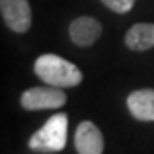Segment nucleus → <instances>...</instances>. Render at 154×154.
Instances as JSON below:
<instances>
[{"mask_svg": "<svg viewBox=\"0 0 154 154\" xmlns=\"http://www.w3.org/2000/svg\"><path fill=\"white\" fill-rule=\"evenodd\" d=\"M127 48L134 51H146L154 46V24L149 22H139L134 24L125 34Z\"/></svg>", "mask_w": 154, "mask_h": 154, "instance_id": "obj_8", "label": "nucleus"}, {"mask_svg": "<svg viewBox=\"0 0 154 154\" xmlns=\"http://www.w3.org/2000/svg\"><path fill=\"white\" fill-rule=\"evenodd\" d=\"M69 118L65 113H55L29 139V149L36 152H58L67 144Z\"/></svg>", "mask_w": 154, "mask_h": 154, "instance_id": "obj_2", "label": "nucleus"}, {"mask_svg": "<svg viewBox=\"0 0 154 154\" xmlns=\"http://www.w3.org/2000/svg\"><path fill=\"white\" fill-rule=\"evenodd\" d=\"M101 2L116 14H127L128 11H132L135 4V0H101Z\"/></svg>", "mask_w": 154, "mask_h": 154, "instance_id": "obj_9", "label": "nucleus"}, {"mask_svg": "<svg viewBox=\"0 0 154 154\" xmlns=\"http://www.w3.org/2000/svg\"><path fill=\"white\" fill-rule=\"evenodd\" d=\"M34 74L48 86L62 89L74 88L82 82V72L77 69V65L55 53L39 55L34 62Z\"/></svg>", "mask_w": 154, "mask_h": 154, "instance_id": "obj_1", "label": "nucleus"}, {"mask_svg": "<svg viewBox=\"0 0 154 154\" xmlns=\"http://www.w3.org/2000/svg\"><path fill=\"white\" fill-rule=\"evenodd\" d=\"M74 146L79 154H103L105 139L93 122H81L75 130Z\"/></svg>", "mask_w": 154, "mask_h": 154, "instance_id": "obj_6", "label": "nucleus"}, {"mask_svg": "<svg viewBox=\"0 0 154 154\" xmlns=\"http://www.w3.org/2000/svg\"><path fill=\"white\" fill-rule=\"evenodd\" d=\"M127 106L130 115L140 122H154V89H139L128 94Z\"/></svg>", "mask_w": 154, "mask_h": 154, "instance_id": "obj_7", "label": "nucleus"}, {"mask_svg": "<svg viewBox=\"0 0 154 154\" xmlns=\"http://www.w3.org/2000/svg\"><path fill=\"white\" fill-rule=\"evenodd\" d=\"M2 19L14 33H26L31 28V5L28 0H0Z\"/></svg>", "mask_w": 154, "mask_h": 154, "instance_id": "obj_4", "label": "nucleus"}, {"mask_svg": "<svg viewBox=\"0 0 154 154\" xmlns=\"http://www.w3.org/2000/svg\"><path fill=\"white\" fill-rule=\"evenodd\" d=\"M103 33V26L98 19L89 16H82L77 17L70 22L69 26V34H70V39L77 46L81 48H88V46H93L96 41L99 39Z\"/></svg>", "mask_w": 154, "mask_h": 154, "instance_id": "obj_5", "label": "nucleus"}, {"mask_svg": "<svg viewBox=\"0 0 154 154\" xmlns=\"http://www.w3.org/2000/svg\"><path fill=\"white\" fill-rule=\"evenodd\" d=\"M67 103V94L62 88L55 86H43V88H31L24 91L21 96V106L28 111L39 110H55L62 108Z\"/></svg>", "mask_w": 154, "mask_h": 154, "instance_id": "obj_3", "label": "nucleus"}]
</instances>
